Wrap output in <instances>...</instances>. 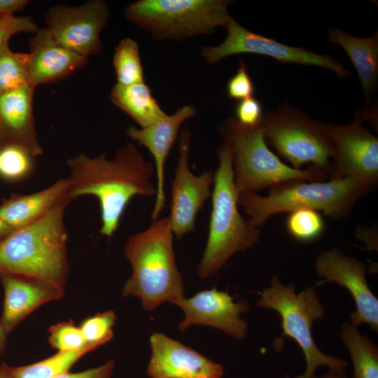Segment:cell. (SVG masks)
I'll return each mask as SVG.
<instances>
[{
  "label": "cell",
  "mask_w": 378,
  "mask_h": 378,
  "mask_svg": "<svg viewBox=\"0 0 378 378\" xmlns=\"http://www.w3.org/2000/svg\"><path fill=\"white\" fill-rule=\"evenodd\" d=\"M312 378H351L346 375L345 370H329L326 373L321 375H314Z\"/></svg>",
  "instance_id": "8d00e7d4"
},
{
  "label": "cell",
  "mask_w": 378,
  "mask_h": 378,
  "mask_svg": "<svg viewBox=\"0 0 378 378\" xmlns=\"http://www.w3.org/2000/svg\"><path fill=\"white\" fill-rule=\"evenodd\" d=\"M365 119L358 113L346 125L324 122L334 148L328 176L353 177L371 192L378 186V138L363 126Z\"/></svg>",
  "instance_id": "30bf717a"
},
{
  "label": "cell",
  "mask_w": 378,
  "mask_h": 378,
  "mask_svg": "<svg viewBox=\"0 0 378 378\" xmlns=\"http://www.w3.org/2000/svg\"><path fill=\"white\" fill-rule=\"evenodd\" d=\"M314 270L323 282L335 283L348 290L356 304L350 323L358 327L366 324L377 332L378 299L367 282L364 262L332 247L318 254Z\"/></svg>",
  "instance_id": "5bb4252c"
},
{
  "label": "cell",
  "mask_w": 378,
  "mask_h": 378,
  "mask_svg": "<svg viewBox=\"0 0 378 378\" xmlns=\"http://www.w3.org/2000/svg\"><path fill=\"white\" fill-rule=\"evenodd\" d=\"M110 98L114 105L130 116L141 128L153 124L166 115L145 83L128 85L116 83Z\"/></svg>",
  "instance_id": "603a6c76"
},
{
  "label": "cell",
  "mask_w": 378,
  "mask_h": 378,
  "mask_svg": "<svg viewBox=\"0 0 378 378\" xmlns=\"http://www.w3.org/2000/svg\"><path fill=\"white\" fill-rule=\"evenodd\" d=\"M93 351L90 347L69 351H58L41 361L11 368L12 378H54L69 370L85 354Z\"/></svg>",
  "instance_id": "d4e9b609"
},
{
  "label": "cell",
  "mask_w": 378,
  "mask_h": 378,
  "mask_svg": "<svg viewBox=\"0 0 378 378\" xmlns=\"http://www.w3.org/2000/svg\"><path fill=\"white\" fill-rule=\"evenodd\" d=\"M260 125L266 143L293 168L301 169L302 165L308 164L328 174L334 148L324 122L310 118L286 103L263 115Z\"/></svg>",
  "instance_id": "9c48e42d"
},
{
  "label": "cell",
  "mask_w": 378,
  "mask_h": 378,
  "mask_svg": "<svg viewBox=\"0 0 378 378\" xmlns=\"http://www.w3.org/2000/svg\"><path fill=\"white\" fill-rule=\"evenodd\" d=\"M28 76L33 88L62 80L82 68L87 58L61 46L47 28L35 33L29 41Z\"/></svg>",
  "instance_id": "ffe728a7"
},
{
  "label": "cell",
  "mask_w": 378,
  "mask_h": 378,
  "mask_svg": "<svg viewBox=\"0 0 378 378\" xmlns=\"http://www.w3.org/2000/svg\"><path fill=\"white\" fill-rule=\"evenodd\" d=\"M7 332L5 331L1 321H0V354L2 353L6 344Z\"/></svg>",
  "instance_id": "ab89813d"
},
{
  "label": "cell",
  "mask_w": 378,
  "mask_h": 378,
  "mask_svg": "<svg viewBox=\"0 0 378 378\" xmlns=\"http://www.w3.org/2000/svg\"><path fill=\"white\" fill-rule=\"evenodd\" d=\"M195 114L192 105H185L172 115H165L153 124L144 128L130 127L126 134L132 140L145 146L154 159L156 177V195L151 214L153 220L158 219L165 206L164 166L179 132L181 125Z\"/></svg>",
  "instance_id": "e0dca14e"
},
{
  "label": "cell",
  "mask_w": 378,
  "mask_h": 378,
  "mask_svg": "<svg viewBox=\"0 0 378 378\" xmlns=\"http://www.w3.org/2000/svg\"><path fill=\"white\" fill-rule=\"evenodd\" d=\"M174 304L183 312V320L178 323L180 331L191 326H206L217 328L227 335L238 340L245 339L248 323L241 314L250 309L247 301H234L227 291L215 288L197 293L192 297H183Z\"/></svg>",
  "instance_id": "9a60e30c"
},
{
  "label": "cell",
  "mask_w": 378,
  "mask_h": 378,
  "mask_svg": "<svg viewBox=\"0 0 378 378\" xmlns=\"http://www.w3.org/2000/svg\"><path fill=\"white\" fill-rule=\"evenodd\" d=\"M28 2L26 0H0V18L13 15V13L23 9Z\"/></svg>",
  "instance_id": "d590c367"
},
{
  "label": "cell",
  "mask_w": 378,
  "mask_h": 378,
  "mask_svg": "<svg viewBox=\"0 0 378 378\" xmlns=\"http://www.w3.org/2000/svg\"><path fill=\"white\" fill-rule=\"evenodd\" d=\"M369 192L365 186L350 176L328 181L293 180L270 188L265 196L255 192L239 195L238 203L249 222L260 228L272 216L298 208H311L335 220L343 219Z\"/></svg>",
  "instance_id": "277c9868"
},
{
  "label": "cell",
  "mask_w": 378,
  "mask_h": 378,
  "mask_svg": "<svg viewBox=\"0 0 378 378\" xmlns=\"http://www.w3.org/2000/svg\"><path fill=\"white\" fill-rule=\"evenodd\" d=\"M328 38L331 43L341 46L349 55L358 73L368 106L377 87V31L371 36L360 38L333 28L328 31Z\"/></svg>",
  "instance_id": "7402d4cb"
},
{
  "label": "cell",
  "mask_w": 378,
  "mask_h": 378,
  "mask_svg": "<svg viewBox=\"0 0 378 378\" xmlns=\"http://www.w3.org/2000/svg\"><path fill=\"white\" fill-rule=\"evenodd\" d=\"M33 158L27 150L20 146H0V178L8 182L25 178L33 169Z\"/></svg>",
  "instance_id": "f1b7e54d"
},
{
  "label": "cell",
  "mask_w": 378,
  "mask_h": 378,
  "mask_svg": "<svg viewBox=\"0 0 378 378\" xmlns=\"http://www.w3.org/2000/svg\"><path fill=\"white\" fill-rule=\"evenodd\" d=\"M65 197L34 222L0 241V275L45 281L64 289L69 272L64 214Z\"/></svg>",
  "instance_id": "7a4b0ae2"
},
{
  "label": "cell",
  "mask_w": 378,
  "mask_h": 378,
  "mask_svg": "<svg viewBox=\"0 0 378 378\" xmlns=\"http://www.w3.org/2000/svg\"><path fill=\"white\" fill-rule=\"evenodd\" d=\"M226 89L228 97L232 99L240 101L253 97L254 85L244 61H239L237 71L228 80Z\"/></svg>",
  "instance_id": "1f68e13d"
},
{
  "label": "cell",
  "mask_w": 378,
  "mask_h": 378,
  "mask_svg": "<svg viewBox=\"0 0 378 378\" xmlns=\"http://www.w3.org/2000/svg\"><path fill=\"white\" fill-rule=\"evenodd\" d=\"M113 65L117 83L128 85L144 83L139 46L132 38H125L115 46Z\"/></svg>",
  "instance_id": "484cf974"
},
{
  "label": "cell",
  "mask_w": 378,
  "mask_h": 378,
  "mask_svg": "<svg viewBox=\"0 0 378 378\" xmlns=\"http://www.w3.org/2000/svg\"><path fill=\"white\" fill-rule=\"evenodd\" d=\"M4 300L0 321L8 334L41 305L62 298L64 289L43 280L1 274Z\"/></svg>",
  "instance_id": "d6986e66"
},
{
  "label": "cell",
  "mask_w": 378,
  "mask_h": 378,
  "mask_svg": "<svg viewBox=\"0 0 378 378\" xmlns=\"http://www.w3.org/2000/svg\"><path fill=\"white\" fill-rule=\"evenodd\" d=\"M69 188L68 178H62L46 189L34 193L12 194L2 200L0 218L15 230L24 227L38 220L61 200L69 197Z\"/></svg>",
  "instance_id": "44dd1931"
},
{
  "label": "cell",
  "mask_w": 378,
  "mask_h": 378,
  "mask_svg": "<svg viewBox=\"0 0 378 378\" xmlns=\"http://www.w3.org/2000/svg\"><path fill=\"white\" fill-rule=\"evenodd\" d=\"M227 0H139L124 10L131 22L155 38L181 40L211 34L232 18Z\"/></svg>",
  "instance_id": "ba28073f"
},
{
  "label": "cell",
  "mask_w": 378,
  "mask_h": 378,
  "mask_svg": "<svg viewBox=\"0 0 378 378\" xmlns=\"http://www.w3.org/2000/svg\"><path fill=\"white\" fill-rule=\"evenodd\" d=\"M234 113L236 121L248 127L260 125L263 118L262 105L253 97L239 101Z\"/></svg>",
  "instance_id": "836d02e7"
},
{
  "label": "cell",
  "mask_w": 378,
  "mask_h": 378,
  "mask_svg": "<svg viewBox=\"0 0 378 378\" xmlns=\"http://www.w3.org/2000/svg\"><path fill=\"white\" fill-rule=\"evenodd\" d=\"M227 35L217 46L205 47L202 56L209 64H215L227 56L251 53L272 57L281 63L312 65L328 69L340 78L349 76L343 65L328 55H321L302 48L288 46L272 38L255 34L231 18L225 27Z\"/></svg>",
  "instance_id": "8fae6325"
},
{
  "label": "cell",
  "mask_w": 378,
  "mask_h": 378,
  "mask_svg": "<svg viewBox=\"0 0 378 378\" xmlns=\"http://www.w3.org/2000/svg\"><path fill=\"white\" fill-rule=\"evenodd\" d=\"M115 321L114 312L107 310L85 318L79 328L86 343L96 349L112 340Z\"/></svg>",
  "instance_id": "f546056e"
},
{
  "label": "cell",
  "mask_w": 378,
  "mask_h": 378,
  "mask_svg": "<svg viewBox=\"0 0 378 378\" xmlns=\"http://www.w3.org/2000/svg\"><path fill=\"white\" fill-rule=\"evenodd\" d=\"M70 175L68 195L71 200L83 195L95 196L100 205V232L111 237L132 197L156 195L153 181L154 164L147 161L135 144L127 141L111 160L106 153L95 158L77 155L67 161Z\"/></svg>",
  "instance_id": "6da1fadb"
},
{
  "label": "cell",
  "mask_w": 378,
  "mask_h": 378,
  "mask_svg": "<svg viewBox=\"0 0 378 378\" xmlns=\"http://www.w3.org/2000/svg\"><path fill=\"white\" fill-rule=\"evenodd\" d=\"M340 337L351 360V378H378V347L375 343L350 322L342 325Z\"/></svg>",
  "instance_id": "cb8c5ba5"
},
{
  "label": "cell",
  "mask_w": 378,
  "mask_h": 378,
  "mask_svg": "<svg viewBox=\"0 0 378 378\" xmlns=\"http://www.w3.org/2000/svg\"><path fill=\"white\" fill-rule=\"evenodd\" d=\"M115 368V362L111 359L105 363L79 372H64L54 378H111Z\"/></svg>",
  "instance_id": "e575fe53"
},
{
  "label": "cell",
  "mask_w": 378,
  "mask_h": 378,
  "mask_svg": "<svg viewBox=\"0 0 378 378\" xmlns=\"http://www.w3.org/2000/svg\"><path fill=\"white\" fill-rule=\"evenodd\" d=\"M191 133L186 129L179 136V156L171 183V210L169 216L174 235L181 239L195 228L197 213L211 197L215 172L195 175L188 165Z\"/></svg>",
  "instance_id": "4fadbf2b"
},
{
  "label": "cell",
  "mask_w": 378,
  "mask_h": 378,
  "mask_svg": "<svg viewBox=\"0 0 378 378\" xmlns=\"http://www.w3.org/2000/svg\"><path fill=\"white\" fill-rule=\"evenodd\" d=\"M34 89L27 84L0 94V146H20L34 157L43 153L33 114Z\"/></svg>",
  "instance_id": "ac0fdd59"
},
{
  "label": "cell",
  "mask_w": 378,
  "mask_h": 378,
  "mask_svg": "<svg viewBox=\"0 0 378 378\" xmlns=\"http://www.w3.org/2000/svg\"><path fill=\"white\" fill-rule=\"evenodd\" d=\"M29 54L14 52L5 43L0 47V94L29 84Z\"/></svg>",
  "instance_id": "4316f807"
},
{
  "label": "cell",
  "mask_w": 378,
  "mask_h": 378,
  "mask_svg": "<svg viewBox=\"0 0 378 378\" xmlns=\"http://www.w3.org/2000/svg\"><path fill=\"white\" fill-rule=\"evenodd\" d=\"M39 30L37 24L27 16L7 15L0 18V47L8 43L14 35L23 33H36Z\"/></svg>",
  "instance_id": "d6a6232c"
},
{
  "label": "cell",
  "mask_w": 378,
  "mask_h": 378,
  "mask_svg": "<svg viewBox=\"0 0 378 378\" xmlns=\"http://www.w3.org/2000/svg\"><path fill=\"white\" fill-rule=\"evenodd\" d=\"M221 133L232 150L234 183L239 195L288 181H326L328 177L312 167L297 169L284 164L267 147L260 124L245 127L230 118L221 127Z\"/></svg>",
  "instance_id": "52a82bcc"
},
{
  "label": "cell",
  "mask_w": 378,
  "mask_h": 378,
  "mask_svg": "<svg viewBox=\"0 0 378 378\" xmlns=\"http://www.w3.org/2000/svg\"><path fill=\"white\" fill-rule=\"evenodd\" d=\"M15 229L6 224L1 218H0V241L6 238L10 233H12Z\"/></svg>",
  "instance_id": "74e56055"
},
{
  "label": "cell",
  "mask_w": 378,
  "mask_h": 378,
  "mask_svg": "<svg viewBox=\"0 0 378 378\" xmlns=\"http://www.w3.org/2000/svg\"><path fill=\"white\" fill-rule=\"evenodd\" d=\"M109 16L110 8L105 1L92 0L76 7H52L45 19L47 29L58 43L87 58L100 51V33Z\"/></svg>",
  "instance_id": "7c38bea8"
},
{
  "label": "cell",
  "mask_w": 378,
  "mask_h": 378,
  "mask_svg": "<svg viewBox=\"0 0 378 378\" xmlns=\"http://www.w3.org/2000/svg\"><path fill=\"white\" fill-rule=\"evenodd\" d=\"M288 214L286 229L294 239L311 242L323 234L326 225L319 211L311 208H298Z\"/></svg>",
  "instance_id": "83f0119b"
},
{
  "label": "cell",
  "mask_w": 378,
  "mask_h": 378,
  "mask_svg": "<svg viewBox=\"0 0 378 378\" xmlns=\"http://www.w3.org/2000/svg\"><path fill=\"white\" fill-rule=\"evenodd\" d=\"M48 342L58 351H76L87 347L95 349L86 343L79 326H76L72 320L52 326L49 328Z\"/></svg>",
  "instance_id": "4dcf8cb0"
},
{
  "label": "cell",
  "mask_w": 378,
  "mask_h": 378,
  "mask_svg": "<svg viewBox=\"0 0 378 378\" xmlns=\"http://www.w3.org/2000/svg\"><path fill=\"white\" fill-rule=\"evenodd\" d=\"M0 378H12L11 367L5 363L0 365Z\"/></svg>",
  "instance_id": "f35d334b"
},
{
  "label": "cell",
  "mask_w": 378,
  "mask_h": 378,
  "mask_svg": "<svg viewBox=\"0 0 378 378\" xmlns=\"http://www.w3.org/2000/svg\"><path fill=\"white\" fill-rule=\"evenodd\" d=\"M316 285L296 293L293 284L284 285L279 277L273 274L270 286L258 293L257 306L276 312L281 319L282 335L274 340L272 347L279 351L284 339H293L301 349L306 363L302 374L295 378H312L318 367L329 370H345L349 363L343 359L323 353L316 345L312 332L314 321L324 318L326 309L316 293Z\"/></svg>",
  "instance_id": "8992f818"
},
{
  "label": "cell",
  "mask_w": 378,
  "mask_h": 378,
  "mask_svg": "<svg viewBox=\"0 0 378 378\" xmlns=\"http://www.w3.org/2000/svg\"><path fill=\"white\" fill-rule=\"evenodd\" d=\"M151 356L146 373L150 378H223L224 368L161 332L149 340Z\"/></svg>",
  "instance_id": "2e32d148"
},
{
  "label": "cell",
  "mask_w": 378,
  "mask_h": 378,
  "mask_svg": "<svg viewBox=\"0 0 378 378\" xmlns=\"http://www.w3.org/2000/svg\"><path fill=\"white\" fill-rule=\"evenodd\" d=\"M217 155L219 164L211 196L208 238L197 269L201 279L213 276L237 253L251 248L260 236V229L239 212L230 146L224 142L218 148Z\"/></svg>",
  "instance_id": "5b68a950"
},
{
  "label": "cell",
  "mask_w": 378,
  "mask_h": 378,
  "mask_svg": "<svg viewBox=\"0 0 378 378\" xmlns=\"http://www.w3.org/2000/svg\"><path fill=\"white\" fill-rule=\"evenodd\" d=\"M169 217L153 220L146 230L130 236L124 251L132 274L122 288L124 297L140 299L143 309L174 304L184 297L183 277L176 263Z\"/></svg>",
  "instance_id": "3957f363"
}]
</instances>
